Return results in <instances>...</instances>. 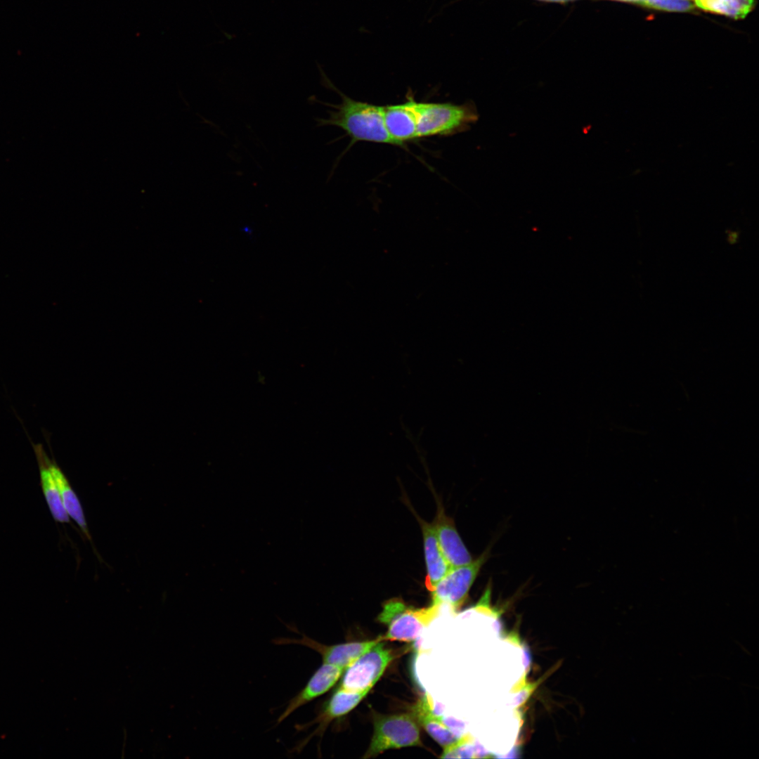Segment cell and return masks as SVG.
I'll return each instance as SVG.
<instances>
[{
    "mask_svg": "<svg viewBox=\"0 0 759 759\" xmlns=\"http://www.w3.org/2000/svg\"><path fill=\"white\" fill-rule=\"evenodd\" d=\"M399 654L379 641L344 669L339 687L352 692L370 690Z\"/></svg>",
    "mask_w": 759,
    "mask_h": 759,
    "instance_id": "5b68a950",
    "label": "cell"
},
{
    "mask_svg": "<svg viewBox=\"0 0 759 759\" xmlns=\"http://www.w3.org/2000/svg\"><path fill=\"white\" fill-rule=\"evenodd\" d=\"M524 657L525 671L526 673L528 670L531 665V656L528 649L526 647L524 648Z\"/></svg>",
    "mask_w": 759,
    "mask_h": 759,
    "instance_id": "ffe728a7",
    "label": "cell"
},
{
    "mask_svg": "<svg viewBox=\"0 0 759 759\" xmlns=\"http://www.w3.org/2000/svg\"><path fill=\"white\" fill-rule=\"evenodd\" d=\"M441 604L432 603L429 606L414 608L406 606L398 598L387 602L378 620L388 625L384 641H414L422 630L427 627L439 614Z\"/></svg>",
    "mask_w": 759,
    "mask_h": 759,
    "instance_id": "3957f363",
    "label": "cell"
},
{
    "mask_svg": "<svg viewBox=\"0 0 759 759\" xmlns=\"http://www.w3.org/2000/svg\"><path fill=\"white\" fill-rule=\"evenodd\" d=\"M694 2L704 11L735 19L745 18L755 5V0H694Z\"/></svg>",
    "mask_w": 759,
    "mask_h": 759,
    "instance_id": "2e32d148",
    "label": "cell"
},
{
    "mask_svg": "<svg viewBox=\"0 0 759 759\" xmlns=\"http://www.w3.org/2000/svg\"><path fill=\"white\" fill-rule=\"evenodd\" d=\"M414 714L424 730L441 746L445 747L458 739L456 735L443 722V720L434 713L427 694L423 696L415 705Z\"/></svg>",
    "mask_w": 759,
    "mask_h": 759,
    "instance_id": "5bb4252c",
    "label": "cell"
},
{
    "mask_svg": "<svg viewBox=\"0 0 759 759\" xmlns=\"http://www.w3.org/2000/svg\"><path fill=\"white\" fill-rule=\"evenodd\" d=\"M616 1H628V2H636V3H637V1H638V0H616Z\"/></svg>",
    "mask_w": 759,
    "mask_h": 759,
    "instance_id": "7402d4cb",
    "label": "cell"
},
{
    "mask_svg": "<svg viewBox=\"0 0 759 759\" xmlns=\"http://www.w3.org/2000/svg\"><path fill=\"white\" fill-rule=\"evenodd\" d=\"M488 557V550L470 563L453 568L431 592L432 603L448 604L453 612L465 602L469 591Z\"/></svg>",
    "mask_w": 759,
    "mask_h": 759,
    "instance_id": "8992f818",
    "label": "cell"
},
{
    "mask_svg": "<svg viewBox=\"0 0 759 759\" xmlns=\"http://www.w3.org/2000/svg\"><path fill=\"white\" fill-rule=\"evenodd\" d=\"M50 468L58 486L63 507L70 517L79 526L84 534L90 539L86 521L81 503L68 480L59 467L50 461Z\"/></svg>",
    "mask_w": 759,
    "mask_h": 759,
    "instance_id": "9a60e30c",
    "label": "cell"
},
{
    "mask_svg": "<svg viewBox=\"0 0 759 759\" xmlns=\"http://www.w3.org/2000/svg\"><path fill=\"white\" fill-rule=\"evenodd\" d=\"M344 669L323 663L311 675L305 686L288 702L277 720V724L284 721L301 706L327 692L342 677Z\"/></svg>",
    "mask_w": 759,
    "mask_h": 759,
    "instance_id": "9c48e42d",
    "label": "cell"
},
{
    "mask_svg": "<svg viewBox=\"0 0 759 759\" xmlns=\"http://www.w3.org/2000/svg\"><path fill=\"white\" fill-rule=\"evenodd\" d=\"M638 4L654 9L685 12L694 8V4L689 0H638Z\"/></svg>",
    "mask_w": 759,
    "mask_h": 759,
    "instance_id": "ac0fdd59",
    "label": "cell"
},
{
    "mask_svg": "<svg viewBox=\"0 0 759 759\" xmlns=\"http://www.w3.org/2000/svg\"><path fill=\"white\" fill-rule=\"evenodd\" d=\"M538 1L555 2V3H562H562H567V2H571V1H577V0H538Z\"/></svg>",
    "mask_w": 759,
    "mask_h": 759,
    "instance_id": "44dd1931",
    "label": "cell"
},
{
    "mask_svg": "<svg viewBox=\"0 0 759 759\" xmlns=\"http://www.w3.org/2000/svg\"><path fill=\"white\" fill-rule=\"evenodd\" d=\"M322 84L338 92L342 102L329 105L327 118L316 119L317 126H334L344 130L353 142L369 141L395 145L388 134L384 120V106L353 100L337 89L321 72Z\"/></svg>",
    "mask_w": 759,
    "mask_h": 759,
    "instance_id": "6da1fadb",
    "label": "cell"
},
{
    "mask_svg": "<svg viewBox=\"0 0 759 759\" xmlns=\"http://www.w3.org/2000/svg\"><path fill=\"white\" fill-rule=\"evenodd\" d=\"M380 640H383L382 636L372 640L327 645L320 643L306 635H301L300 638L280 637L275 640V643L278 644H296L310 648L321 656L323 663L333 664L345 669Z\"/></svg>",
    "mask_w": 759,
    "mask_h": 759,
    "instance_id": "52a82bcc",
    "label": "cell"
},
{
    "mask_svg": "<svg viewBox=\"0 0 759 759\" xmlns=\"http://www.w3.org/2000/svg\"><path fill=\"white\" fill-rule=\"evenodd\" d=\"M442 758H476V746L472 744L471 736L465 735L453 743L443 747L440 755Z\"/></svg>",
    "mask_w": 759,
    "mask_h": 759,
    "instance_id": "e0dca14e",
    "label": "cell"
},
{
    "mask_svg": "<svg viewBox=\"0 0 759 759\" xmlns=\"http://www.w3.org/2000/svg\"><path fill=\"white\" fill-rule=\"evenodd\" d=\"M369 692L370 690L352 692L338 687L331 697L323 704L316 718L303 725L298 726V728L301 729L313 725H316V727L306 739L301 742L297 748H302L315 736L322 737L332 721L351 711Z\"/></svg>",
    "mask_w": 759,
    "mask_h": 759,
    "instance_id": "ba28073f",
    "label": "cell"
},
{
    "mask_svg": "<svg viewBox=\"0 0 759 759\" xmlns=\"http://www.w3.org/2000/svg\"><path fill=\"white\" fill-rule=\"evenodd\" d=\"M420 522L427 566L425 586L432 592L436 584L453 569L439 543L434 526L417 517Z\"/></svg>",
    "mask_w": 759,
    "mask_h": 759,
    "instance_id": "7c38bea8",
    "label": "cell"
},
{
    "mask_svg": "<svg viewBox=\"0 0 759 759\" xmlns=\"http://www.w3.org/2000/svg\"><path fill=\"white\" fill-rule=\"evenodd\" d=\"M34 450L39 465L41 486L52 517L56 521L69 523L70 517L63 507L56 480L50 468L51 460L41 444L34 445Z\"/></svg>",
    "mask_w": 759,
    "mask_h": 759,
    "instance_id": "4fadbf2b",
    "label": "cell"
},
{
    "mask_svg": "<svg viewBox=\"0 0 759 759\" xmlns=\"http://www.w3.org/2000/svg\"><path fill=\"white\" fill-rule=\"evenodd\" d=\"M421 746L420 729L413 717L408 714L375 715L372 737L363 758H373L389 749Z\"/></svg>",
    "mask_w": 759,
    "mask_h": 759,
    "instance_id": "277c9868",
    "label": "cell"
},
{
    "mask_svg": "<svg viewBox=\"0 0 759 759\" xmlns=\"http://www.w3.org/2000/svg\"><path fill=\"white\" fill-rule=\"evenodd\" d=\"M536 687V685H531L526 686V684H525L521 688V689H523V691L520 692V693H519V694L514 699V702H513L514 703H513L514 706L518 708L519 706H521L524 703H525V702L528 700V697L533 693V692L534 691Z\"/></svg>",
    "mask_w": 759,
    "mask_h": 759,
    "instance_id": "d6986e66",
    "label": "cell"
},
{
    "mask_svg": "<svg viewBox=\"0 0 759 759\" xmlns=\"http://www.w3.org/2000/svg\"><path fill=\"white\" fill-rule=\"evenodd\" d=\"M415 100L409 98L403 103L384 106L386 129L395 145L417 138V114Z\"/></svg>",
    "mask_w": 759,
    "mask_h": 759,
    "instance_id": "8fae6325",
    "label": "cell"
},
{
    "mask_svg": "<svg viewBox=\"0 0 759 759\" xmlns=\"http://www.w3.org/2000/svg\"><path fill=\"white\" fill-rule=\"evenodd\" d=\"M433 526L442 552L453 568L470 563L473 559L455 526L443 507H438Z\"/></svg>",
    "mask_w": 759,
    "mask_h": 759,
    "instance_id": "30bf717a",
    "label": "cell"
},
{
    "mask_svg": "<svg viewBox=\"0 0 759 759\" xmlns=\"http://www.w3.org/2000/svg\"><path fill=\"white\" fill-rule=\"evenodd\" d=\"M415 108L417 120V138L462 132L479 118L476 107L472 102L455 105L415 101Z\"/></svg>",
    "mask_w": 759,
    "mask_h": 759,
    "instance_id": "7a4b0ae2",
    "label": "cell"
}]
</instances>
